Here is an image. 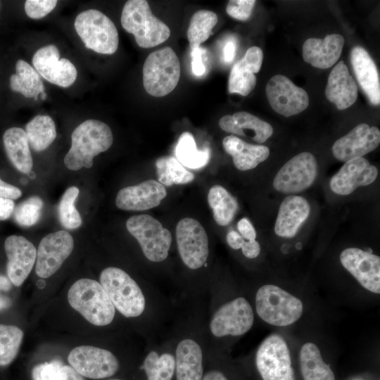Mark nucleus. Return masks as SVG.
<instances>
[{
	"instance_id": "obj_42",
	"label": "nucleus",
	"mask_w": 380,
	"mask_h": 380,
	"mask_svg": "<svg viewBox=\"0 0 380 380\" xmlns=\"http://www.w3.org/2000/svg\"><path fill=\"white\" fill-rule=\"evenodd\" d=\"M63 366L58 360L39 364L32 370V380H57Z\"/></svg>"
},
{
	"instance_id": "obj_41",
	"label": "nucleus",
	"mask_w": 380,
	"mask_h": 380,
	"mask_svg": "<svg viewBox=\"0 0 380 380\" xmlns=\"http://www.w3.org/2000/svg\"><path fill=\"white\" fill-rule=\"evenodd\" d=\"M43 205L41 198L37 196H31L21 202L14 209L13 218L20 226H32L39 220Z\"/></svg>"
},
{
	"instance_id": "obj_15",
	"label": "nucleus",
	"mask_w": 380,
	"mask_h": 380,
	"mask_svg": "<svg viewBox=\"0 0 380 380\" xmlns=\"http://www.w3.org/2000/svg\"><path fill=\"white\" fill-rule=\"evenodd\" d=\"M74 240L65 230L45 236L37 251L35 272L41 278H48L57 272L71 254Z\"/></svg>"
},
{
	"instance_id": "obj_27",
	"label": "nucleus",
	"mask_w": 380,
	"mask_h": 380,
	"mask_svg": "<svg viewBox=\"0 0 380 380\" xmlns=\"http://www.w3.org/2000/svg\"><path fill=\"white\" fill-rule=\"evenodd\" d=\"M219 126L226 132L243 137H245L246 130H251L253 133V140L259 144L266 141L273 133V128L269 123L245 111L222 116L219 120Z\"/></svg>"
},
{
	"instance_id": "obj_22",
	"label": "nucleus",
	"mask_w": 380,
	"mask_h": 380,
	"mask_svg": "<svg viewBox=\"0 0 380 380\" xmlns=\"http://www.w3.org/2000/svg\"><path fill=\"white\" fill-rule=\"evenodd\" d=\"M310 213V205L303 196L289 195L280 204L274 224L275 234L284 238L296 236Z\"/></svg>"
},
{
	"instance_id": "obj_35",
	"label": "nucleus",
	"mask_w": 380,
	"mask_h": 380,
	"mask_svg": "<svg viewBox=\"0 0 380 380\" xmlns=\"http://www.w3.org/2000/svg\"><path fill=\"white\" fill-rule=\"evenodd\" d=\"M158 182L163 186L185 184L192 182L194 175L188 171L174 156L159 158L156 162Z\"/></svg>"
},
{
	"instance_id": "obj_17",
	"label": "nucleus",
	"mask_w": 380,
	"mask_h": 380,
	"mask_svg": "<svg viewBox=\"0 0 380 380\" xmlns=\"http://www.w3.org/2000/svg\"><path fill=\"white\" fill-rule=\"evenodd\" d=\"M4 251L7 258L6 275L14 286L19 287L32 270L37 250L24 236L11 235L4 241Z\"/></svg>"
},
{
	"instance_id": "obj_2",
	"label": "nucleus",
	"mask_w": 380,
	"mask_h": 380,
	"mask_svg": "<svg viewBox=\"0 0 380 380\" xmlns=\"http://www.w3.org/2000/svg\"><path fill=\"white\" fill-rule=\"evenodd\" d=\"M122 27L134 36L138 46L151 48L166 41L170 36L169 27L151 12L147 1H127L122 11Z\"/></svg>"
},
{
	"instance_id": "obj_40",
	"label": "nucleus",
	"mask_w": 380,
	"mask_h": 380,
	"mask_svg": "<svg viewBox=\"0 0 380 380\" xmlns=\"http://www.w3.org/2000/svg\"><path fill=\"white\" fill-rule=\"evenodd\" d=\"M256 82L255 75L248 70L239 60L231 70L228 89L229 93L246 96L254 89Z\"/></svg>"
},
{
	"instance_id": "obj_29",
	"label": "nucleus",
	"mask_w": 380,
	"mask_h": 380,
	"mask_svg": "<svg viewBox=\"0 0 380 380\" xmlns=\"http://www.w3.org/2000/svg\"><path fill=\"white\" fill-rule=\"evenodd\" d=\"M4 146L9 160L20 172H31L33 161L27 135L23 129L11 127L3 135Z\"/></svg>"
},
{
	"instance_id": "obj_25",
	"label": "nucleus",
	"mask_w": 380,
	"mask_h": 380,
	"mask_svg": "<svg viewBox=\"0 0 380 380\" xmlns=\"http://www.w3.org/2000/svg\"><path fill=\"white\" fill-rule=\"evenodd\" d=\"M350 62L362 89L373 105L380 103V82L377 68L367 51L355 46L350 52Z\"/></svg>"
},
{
	"instance_id": "obj_13",
	"label": "nucleus",
	"mask_w": 380,
	"mask_h": 380,
	"mask_svg": "<svg viewBox=\"0 0 380 380\" xmlns=\"http://www.w3.org/2000/svg\"><path fill=\"white\" fill-rule=\"evenodd\" d=\"M68 360L70 367L82 376L94 379L112 376L119 368L118 360L113 353L91 346L74 348Z\"/></svg>"
},
{
	"instance_id": "obj_28",
	"label": "nucleus",
	"mask_w": 380,
	"mask_h": 380,
	"mask_svg": "<svg viewBox=\"0 0 380 380\" xmlns=\"http://www.w3.org/2000/svg\"><path fill=\"white\" fill-rule=\"evenodd\" d=\"M222 145L232 156L236 169L246 171L256 167L270 156V149L263 145H253L230 135L224 138Z\"/></svg>"
},
{
	"instance_id": "obj_9",
	"label": "nucleus",
	"mask_w": 380,
	"mask_h": 380,
	"mask_svg": "<svg viewBox=\"0 0 380 380\" xmlns=\"http://www.w3.org/2000/svg\"><path fill=\"white\" fill-rule=\"evenodd\" d=\"M255 363L263 380H295L288 346L279 334H272L261 343Z\"/></svg>"
},
{
	"instance_id": "obj_19",
	"label": "nucleus",
	"mask_w": 380,
	"mask_h": 380,
	"mask_svg": "<svg viewBox=\"0 0 380 380\" xmlns=\"http://www.w3.org/2000/svg\"><path fill=\"white\" fill-rule=\"evenodd\" d=\"M379 143V128L361 123L335 141L332 153L336 159L347 162L374 151Z\"/></svg>"
},
{
	"instance_id": "obj_46",
	"label": "nucleus",
	"mask_w": 380,
	"mask_h": 380,
	"mask_svg": "<svg viewBox=\"0 0 380 380\" xmlns=\"http://www.w3.org/2000/svg\"><path fill=\"white\" fill-rule=\"evenodd\" d=\"M13 286L7 275L0 274V314L9 310L13 305L11 296Z\"/></svg>"
},
{
	"instance_id": "obj_5",
	"label": "nucleus",
	"mask_w": 380,
	"mask_h": 380,
	"mask_svg": "<svg viewBox=\"0 0 380 380\" xmlns=\"http://www.w3.org/2000/svg\"><path fill=\"white\" fill-rule=\"evenodd\" d=\"M255 309L265 322L277 327H285L298 321L303 315V305L297 297L281 288L266 284L255 295Z\"/></svg>"
},
{
	"instance_id": "obj_58",
	"label": "nucleus",
	"mask_w": 380,
	"mask_h": 380,
	"mask_svg": "<svg viewBox=\"0 0 380 380\" xmlns=\"http://www.w3.org/2000/svg\"><path fill=\"white\" fill-rule=\"evenodd\" d=\"M28 175H29L30 177H31V178H34V177H35L34 172H32V171L28 173Z\"/></svg>"
},
{
	"instance_id": "obj_44",
	"label": "nucleus",
	"mask_w": 380,
	"mask_h": 380,
	"mask_svg": "<svg viewBox=\"0 0 380 380\" xmlns=\"http://www.w3.org/2000/svg\"><path fill=\"white\" fill-rule=\"evenodd\" d=\"M254 0H231L226 7L227 13L239 20H248L255 4Z\"/></svg>"
},
{
	"instance_id": "obj_4",
	"label": "nucleus",
	"mask_w": 380,
	"mask_h": 380,
	"mask_svg": "<svg viewBox=\"0 0 380 380\" xmlns=\"http://www.w3.org/2000/svg\"><path fill=\"white\" fill-rule=\"evenodd\" d=\"M99 280L113 306L122 315L136 317L144 312L146 300L143 291L123 270L115 267L105 268Z\"/></svg>"
},
{
	"instance_id": "obj_54",
	"label": "nucleus",
	"mask_w": 380,
	"mask_h": 380,
	"mask_svg": "<svg viewBox=\"0 0 380 380\" xmlns=\"http://www.w3.org/2000/svg\"><path fill=\"white\" fill-rule=\"evenodd\" d=\"M236 52V44L233 41L227 42L223 49L224 60L226 63H231L234 58Z\"/></svg>"
},
{
	"instance_id": "obj_32",
	"label": "nucleus",
	"mask_w": 380,
	"mask_h": 380,
	"mask_svg": "<svg viewBox=\"0 0 380 380\" xmlns=\"http://www.w3.org/2000/svg\"><path fill=\"white\" fill-rule=\"evenodd\" d=\"M208 202L217 224L227 226L231 223L237 211L238 203L226 189L218 184L213 186L208 194Z\"/></svg>"
},
{
	"instance_id": "obj_16",
	"label": "nucleus",
	"mask_w": 380,
	"mask_h": 380,
	"mask_svg": "<svg viewBox=\"0 0 380 380\" xmlns=\"http://www.w3.org/2000/svg\"><path fill=\"white\" fill-rule=\"evenodd\" d=\"M32 64L40 76L56 85L68 87L76 80V68L68 59L60 58L55 45L38 49L32 57Z\"/></svg>"
},
{
	"instance_id": "obj_45",
	"label": "nucleus",
	"mask_w": 380,
	"mask_h": 380,
	"mask_svg": "<svg viewBox=\"0 0 380 380\" xmlns=\"http://www.w3.org/2000/svg\"><path fill=\"white\" fill-rule=\"evenodd\" d=\"M263 60V52L258 46H251L247 51L241 61L243 65L253 74L260 71Z\"/></svg>"
},
{
	"instance_id": "obj_24",
	"label": "nucleus",
	"mask_w": 380,
	"mask_h": 380,
	"mask_svg": "<svg viewBox=\"0 0 380 380\" xmlns=\"http://www.w3.org/2000/svg\"><path fill=\"white\" fill-rule=\"evenodd\" d=\"M325 95L338 110L349 108L356 101L357 87L343 61L338 62L331 71L326 86Z\"/></svg>"
},
{
	"instance_id": "obj_12",
	"label": "nucleus",
	"mask_w": 380,
	"mask_h": 380,
	"mask_svg": "<svg viewBox=\"0 0 380 380\" xmlns=\"http://www.w3.org/2000/svg\"><path fill=\"white\" fill-rule=\"evenodd\" d=\"M254 322L249 302L239 297L220 306L213 315L210 330L215 337L238 336L248 332Z\"/></svg>"
},
{
	"instance_id": "obj_37",
	"label": "nucleus",
	"mask_w": 380,
	"mask_h": 380,
	"mask_svg": "<svg viewBox=\"0 0 380 380\" xmlns=\"http://www.w3.org/2000/svg\"><path fill=\"white\" fill-rule=\"evenodd\" d=\"M24 336L15 324L0 323V367L11 365L16 358Z\"/></svg>"
},
{
	"instance_id": "obj_31",
	"label": "nucleus",
	"mask_w": 380,
	"mask_h": 380,
	"mask_svg": "<svg viewBox=\"0 0 380 380\" xmlns=\"http://www.w3.org/2000/svg\"><path fill=\"white\" fill-rule=\"evenodd\" d=\"M10 87L26 98L38 99V95L44 91L41 76L28 63L19 59L15 63V74L10 77Z\"/></svg>"
},
{
	"instance_id": "obj_14",
	"label": "nucleus",
	"mask_w": 380,
	"mask_h": 380,
	"mask_svg": "<svg viewBox=\"0 0 380 380\" xmlns=\"http://www.w3.org/2000/svg\"><path fill=\"white\" fill-rule=\"evenodd\" d=\"M272 109L285 117L298 114L309 105L308 93L282 75L273 76L265 88Z\"/></svg>"
},
{
	"instance_id": "obj_39",
	"label": "nucleus",
	"mask_w": 380,
	"mask_h": 380,
	"mask_svg": "<svg viewBox=\"0 0 380 380\" xmlns=\"http://www.w3.org/2000/svg\"><path fill=\"white\" fill-rule=\"evenodd\" d=\"M79 192L77 187L74 186L69 187L63 194L58 204L59 221L65 228L68 229H77L82 224L80 214L75 206Z\"/></svg>"
},
{
	"instance_id": "obj_26",
	"label": "nucleus",
	"mask_w": 380,
	"mask_h": 380,
	"mask_svg": "<svg viewBox=\"0 0 380 380\" xmlns=\"http://www.w3.org/2000/svg\"><path fill=\"white\" fill-rule=\"evenodd\" d=\"M175 358L177 380H202L203 353L196 341L190 338L181 340L176 347Z\"/></svg>"
},
{
	"instance_id": "obj_8",
	"label": "nucleus",
	"mask_w": 380,
	"mask_h": 380,
	"mask_svg": "<svg viewBox=\"0 0 380 380\" xmlns=\"http://www.w3.org/2000/svg\"><path fill=\"white\" fill-rule=\"evenodd\" d=\"M126 227L137 240L148 260L159 262L167 258L172 234L158 220L146 214L134 215L127 220Z\"/></svg>"
},
{
	"instance_id": "obj_23",
	"label": "nucleus",
	"mask_w": 380,
	"mask_h": 380,
	"mask_svg": "<svg viewBox=\"0 0 380 380\" xmlns=\"http://www.w3.org/2000/svg\"><path fill=\"white\" fill-rule=\"evenodd\" d=\"M344 44V38L331 34L324 39L309 38L303 45V58L313 67L327 69L336 63Z\"/></svg>"
},
{
	"instance_id": "obj_30",
	"label": "nucleus",
	"mask_w": 380,
	"mask_h": 380,
	"mask_svg": "<svg viewBox=\"0 0 380 380\" xmlns=\"http://www.w3.org/2000/svg\"><path fill=\"white\" fill-rule=\"evenodd\" d=\"M300 365L304 380H335L333 371L324 362L319 348L313 343H306L301 347Z\"/></svg>"
},
{
	"instance_id": "obj_36",
	"label": "nucleus",
	"mask_w": 380,
	"mask_h": 380,
	"mask_svg": "<svg viewBox=\"0 0 380 380\" xmlns=\"http://www.w3.org/2000/svg\"><path fill=\"white\" fill-rule=\"evenodd\" d=\"M217 20V15L208 10H200L193 15L187 30L191 51L200 47L209 38Z\"/></svg>"
},
{
	"instance_id": "obj_43",
	"label": "nucleus",
	"mask_w": 380,
	"mask_h": 380,
	"mask_svg": "<svg viewBox=\"0 0 380 380\" xmlns=\"http://www.w3.org/2000/svg\"><path fill=\"white\" fill-rule=\"evenodd\" d=\"M56 0H27L25 11L32 19H40L51 13L57 5Z\"/></svg>"
},
{
	"instance_id": "obj_33",
	"label": "nucleus",
	"mask_w": 380,
	"mask_h": 380,
	"mask_svg": "<svg viewBox=\"0 0 380 380\" xmlns=\"http://www.w3.org/2000/svg\"><path fill=\"white\" fill-rule=\"evenodd\" d=\"M25 134L29 144L35 151L47 148L56 137L54 121L49 115H38L25 126Z\"/></svg>"
},
{
	"instance_id": "obj_49",
	"label": "nucleus",
	"mask_w": 380,
	"mask_h": 380,
	"mask_svg": "<svg viewBox=\"0 0 380 380\" xmlns=\"http://www.w3.org/2000/svg\"><path fill=\"white\" fill-rule=\"evenodd\" d=\"M22 195L20 189L13 185L4 182L0 178V196L11 200L19 198Z\"/></svg>"
},
{
	"instance_id": "obj_18",
	"label": "nucleus",
	"mask_w": 380,
	"mask_h": 380,
	"mask_svg": "<svg viewBox=\"0 0 380 380\" xmlns=\"http://www.w3.org/2000/svg\"><path fill=\"white\" fill-rule=\"evenodd\" d=\"M340 261L356 280L368 291L380 293V258L358 248H348L340 255Z\"/></svg>"
},
{
	"instance_id": "obj_6",
	"label": "nucleus",
	"mask_w": 380,
	"mask_h": 380,
	"mask_svg": "<svg viewBox=\"0 0 380 380\" xmlns=\"http://www.w3.org/2000/svg\"><path fill=\"white\" fill-rule=\"evenodd\" d=\"M180 77L179 58L170 47L150 53L143 66V84L146 91L155 97L170 94Z\"/></svg>"
},
{
	"instance_id": "obj_57",
	"label": "nucleus",
	"mask_w": 380,
	"mask_h": 380,
	"mask_svg": "<svg viewBox=\"0 0 380 380\" xmlns=\"http://www.w3.org/2000/svg\"><path fill=\"white\" fill-rule=\"evenodd\" d=\"M37 285L40 288L44 287V285H45V282L44 281H42V280H40V281H38Z\"/></svg>"
},
{
	"instance_id": "obj_53",
	"label": "nucleus",
	"mask_w": 380,
	"mask_h": 380,
	"mask_svg": "<svg viewBox=\"0 0 380 380\" xmlns=\"http://www.w3.org/2000/svg\"><path fill=\"white\" fill-rule=\"evenodd\" d=\"M226 239L229 246L234 250L241 248L246 241L239 233L234 230L227 234Z\"/></svg>"
},
{
	"instance_id": "obj_48",
	"label": "nucleus",
	"mask_w": 380,
	"mask_h": 380,
	"mask_svg": "<svg viewBox=\"0 0 380 380\" xmlns=\"http://www.w3.org/2000/svg\"><path fill=\"white\" fill-rule=\"evenodd\" d=\"M237 229L244 239L247 241L255 240V230L247 218L243 217L239 221Z\"/></svg>"
},
{
	"instance_id": "obj_50",
	"label": "nucleus",
	"mask_w": 380,
	"mask_h": 380,
	"mask_svg": "<svg viewBox=\"0 0 380 380\" xmlns=\"http://www.w3.org/2000/svg\"><path fill=\"white\" fill-rule=\"evenodd\" d=\"M241 251L244 256L248 258H255L260 253V246L256 240H246Z\"/></svg>"
},
{
	"instance_id": "obj_59",
	"label": "nucleus",
	"mask_w": 380,
	"mask_h": 380,
	"mask_svg": "<svg viewBox=\"0 0 380 380\" xmlns=\"http://www.w3.org/2000/svg\"><path fill=\"white\" fill-rule=\"evenodd\" d=\"M109 380H120V379H109Z\"/></svg>"
},
{
	"instance_id": "obj_21",
	"label": "nucleus",
	"mask_w": 380,
	"mask_h": 380,
	"mask_svg": "<svg viewBox=\"0 0 380 380\" xmlns=\"http://www.w3.org/2000/svg\"><path fill=\"white\" fill-rule=\"evenodd\" d=\"M166 196L165 186L155 179H148L120 189L115 203L123 210L143 211L158 206Z\"/></svg>"
},
{
	"instance_id": "obj_55",
	"label": "nucleus",
	"mask_w": 380,
	"mask_h": 380,
	"mask_svg": "<svg viewBox=\"0 0 380 380\" xmlns=\"http://www.w3.org/2000/svg\"><path fill=\"white\" fill-rule=\"evenodd\" d=\"M202 380H228L223 373L217 370H211L203 376Z\"/></svg>"
},
{
	"instance_id": "obj_38",
	"label": "nucleus",
	"mask_w": 380,
	"mask_h": 380,
	"mask_svg": "<svg viewBox=\"0 0 380 380\" xmlns=\"http://www.w3.org/2000/svg\"><path fill=\"white\" fill-rule=\"evenodd\" d=\"M142 368L148 380H172L175 372V358L170 353L159 355L152 350L145 357Z\"/></svg>"
},
{
	"instance_id": "obj_1",
	"label": "nucleus",
	"mask_w": 380,
	"mask_h": 380,
	"mask_svg": "<svg viewBox=\"0 0 380 380\" xmlns=\"http://www.w3.org/2000/svg\"><path fill=\"white\" fill-rule=\"evenodd\" d=\"M113 141L110 127L97 120H87L78 125L71 135V147L64 158V164L70 170L90 168L93 159L106 151Z\"/></svg>"
},
{
	"instance_id": "obj_47",
	"label": "nucleus",
	"mask_w": 380,
	"mask_h": 380,
	"mask_svg": "<svg viewBox=\"0 0 380 380\" xmlns=\"http://www.w3.org/2000/svg\"><path fill=\"white\" fill-rule=\"evenodd\" d=\"M192 72L196 76H201L205 71L202 61V49L201 47L191 51Z\"/></svg>"
},
{
	"instance_id": "obj_52",
	"label": "nucleus",
	"mask_w": 380,
	"mask_h": 380,
	"mask_svg": "<svg viewBox=\"0 0 380 380\" xmlns=\"http://www.w3.org/2000/svg\"><path fill=\"white\" fill-rule=\"evenodd\" d=\"M57 380H84L83 376L78 374L72 367L63 365Z\"/></svg>"
},
{
	"instance_id": "obj_20",
	"label": "nucleus",
	"mask_w": 380,
	"mask_h": 380,
	"mask_svg": "<svg viewBox=\"0 0 380 380\" xmlns=\"http://www.w3.org/2000/svg\"><path fill=\"white\" fill-rule=\"evenodd\" d=\"M378 175V169L365 158L345 163L330 180V188L336 194L346 196L357 188L372 184Z\"/></svg>"
},
{
	"instance_id": "obj_7",
	"label": "nucleus",
	"mask_w": 380,
	"mask_h": 380,
	"mask_svg": "<svg viewBox=\"0 0 380 380\" xmlns=\"http://www.w3.org/2000/svg\"><path fill=\"white\" fill-rule=\"evenodd\" d=\"M74 25L86 48L101 54H113L117 51V28L102 12L96 9L84 11L76 17Z\"/></svg>"
},
{
	"instance_id": "obj_34",
	"label": "nucleus",
	"mask_w": 380,
	"mask_h": 380,
	"mask_svg": "<svg viewBox=\"0 0 380 380\" xmlns=\"http://www.w3.org/2000/svg\"><path fill=\"white\" fill-rule=\"evenodd\" d=\"M177 159L183 165L191 169H199L208 163L209 149L198 150L194 136L188 132H183L179 137L175 148Z\"/></svg>"
},
{
	"instance_id": "obj_3",
	"label": "nucleus",
	"mask_w": 380,
	"mask_h": 380,
	"mask_svg": "<svg viewBox=\"0 0 380 380\" xmlns=\"http://www.w3.org/2000/svg\"><path fill=\"white\" fill-rule=\"evenodd\" d=\"M68 300L70 306L95 326L112 322L115 308L103 288L97 281L80 279L70 288Z\"/></svg>"
},
{
	"instance_id": "obj_51",
	"label": "nucleus",
	"mask_w": 380,
	"mask_h": 380,
	"mask_svg": "<svg viewBox=\"0 0 380 380\" xmlns=\"http://www.w3.org/2000/svg\"><path fill=\"white\" fill-rule=\"evenodd\" d=\"M15 209L13 200L0 196V221L8 219Z\"/></svg>"
},
{
	"instance_id": "obj_56",
	"label": "nucleus",
	"mask_w": 380,
	"mask_h": 380,
	"mask_svg": "<svg viewBox=\"0 0 380 380\" xmlns=\"http://www.w3.org/2000/svg\"><path fill=\"white\" fill-rule=\"evenodd\" d=\"M40 96H41V99L42 100H45L46 99V93L45 91H43L40 94Z\"/></svg>"
},
{
	"instance_id": "obj_11",
	"label": "nucleus",
	"mask_w": 380,
	"mask_h": 380,
	"mask_svg": "<svg viewBox=\"0 0 380 380\" xmlns=\"http://www.w3.org/2000/svg\"><path fill=\"white\" fill-rule=\"evenodd\" d=\"M317 175V163L309 152H302L288 160L277 172L273 186L279 192L293 194L309 188Z\"/></svg>"
},
{
	"instance_id": "obj_10",
	"label": "nucleus",
	"mask_w": 380,
	"mask_h": 380,
	"mask_svg": "<svg viewBox=\"0 0 380 380\" xmlns=\"http://www.w3.org/2000/svg\"><path fill=\"white\" fill-rule=\"evenodd\" d=\"M176 241L180 258L191 270L205 264L208 255V239L201 223L191 217L182 219L176 227Z\"/></svg>"
}]
</instances>
